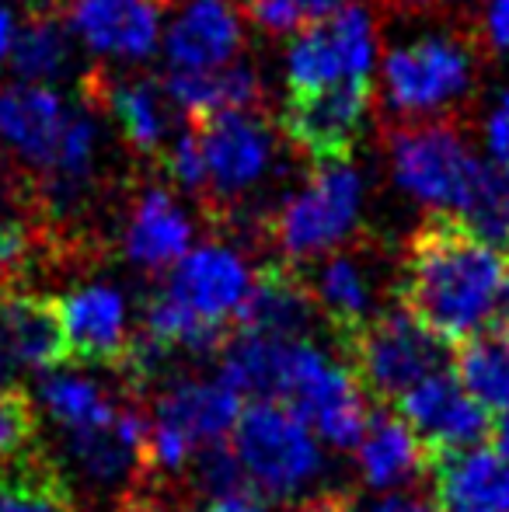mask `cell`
<instances>
[{
	"label": "cell",
	"mask_w": 509,
	"mask_h": 512,
	"mask_svg": "<svg viewBox=\"0 0 509 512\" xmlns=\"http://www.w3.org/2000/svg\"><path fill=\"white\" fill-rule=\"evenodd\" d=\"M436 512H509V464L492 446L429 460Z\"/></svg>",
	"instance_id": "44dd1931"
},
{
	"label": "cell",
	"mask_w": 509,
	"mask_h": 512,
	"mask_svg": "<svg viewBox=\"0 0 509 512\" xmlns=\"http://www.w3.org/2000/svg\"><path fill=\"white\" fill-rule=\"evenodd\" d=\"M374 102V77L339 81L332 88L311 91V95H290L279 129L314 164L349 161V150H353L363 119H367Z\"/></svg>",
	"instance_id": "7c38bea8"
},
{
	"label": "cell",
	"mask_w": 509,
	"mask_h": 512,
	"mask_svg": "<svg viewBox=\"0 0 509 512\" xmlns=\"http://www.w3.org/2000/svg\"><path fill=\"white\" fill-rule=\"evenodd\" d=\"M374 63V18L363 7H346L293 35L290 53H286V84H290V95H311L339 81L374 77Z\"/></svg>",
	"instance_id": "30bf717a"
},
{
	"label": "cell",
	"mask_w": 509,
	"mask_h": 512,
	"mask_svg": "<svg viewBox=\"0 0 509 512\" xmlns=\"http://www.w3.org/2000/svg\"><path fill=\"white\" fill-rule=\"evenodd\" d=\"M363 237H353L342 248L328 251L318 262V269H300L314 293L318 314L328 328L335 331L339 345L346 342L353 331H360L370 317H377L381 310H374V283H370V262L363 248Z\"/></svg>",
	"instance_id": "e0dca14e"
},
{
	"label": "cell",
	"mask_w": 509,
	"mask_h": 512,
	"mask_svg": "<svg viewBox=\"0 0 509 512\" xmlns=\"http://www.w3.org/2000/svg\"><path fill=\"white\" fill-rule=\"evenodd\" d=\"M506 276L509 258L496 244L482 241L461 216L436 209L401 251L394 293L433 335L461 345L499 310Z\"/></svg>",
	"instance_id": "6da1fadb"
},
{
	"label": "cell",
	"mask_w": 509,
	"mask_h": 512,
	"mask_svg": "<svg viewBox=\"0 0 509 512\" xmlns=\"http://www.w3.org/2000/svg\"><path fill=\"white\" fill-rule=\"evenodd\" d=\"M297 512H353V506H349V499H342V495H318V499L300 502Z\"/></svg>",
	"instance_id": "ab89813d"
},
{
	"label": "cell",
	"mask_w": 509,
	"mask_h": 512,
	"mask_svg": "<svg viewBox=\"0 0 509 512\" xmlns=\"http://www.w3.org/2000/svg\"><path fill=\"white\" fill-rule=\"evenodd\" d=\"M485 133H489L492 161H496L499 168H503L506 175H509V91H503V95H499V102L492 105Z\"/></svg>",
	"instance_id": "e575fe53"
},
{
	"label": "cell",
	"mask_w": 509,
	"mask_h": 512,
	"mask_svg": "<svg viewBox=\"0 0 509 512\" xmlns=\"http://www.w3.org/2000/svg\"><path fill=\"white\" fill-rule=\"evenodd\" d=\"M70 28L60 21V14L53 7H35L28 14L25 25L14 32V46H11V67L14 74L25 84H42V81H56V77L67 74L70 56Z\"/></svg>",
	"instance_id": "83f0119b"
},
{
	"label": "cell",
	"mask_w": 509,
	"mask_h": 512,
	"mask_svg": "<svg viewBox=\"0 0 509 512\" xmlns=\"http://www.w3.org/2000/svg\"><path fill=\"white\" fill-rule=\"evenodd\" d=\"M28 255V237L18 223H0V286H7V276Z\"/></svg>",
	"instance_id": "d590c367"
},
{
	"label": "cell",
	"mask_w": 509,
	"mask_h": 512,
	"mask_svg": "<svg viewBox=\"0 0 509 512\" xmlns=\"http://www.w3.org/2000/svg\"><path fill=\"white\" fill-rule=\"evenodd\" d=\"M241 401L245 398L220 377L171 380L147 418V467L164 474L185 471L206 446L227 443L245 411Z\"/></svg>",
	"instance_id": "ba28073f"
},
{
	"label": "cell",
	"mask_w": 509,
	"mask_h": 512,
	"mask_svg": "<svg viewBox=\"0 0 509 512\" xmlns=\"http://www.w3.org/2000/svg\"><path fill=\"white\" fill-rule=\"evenodd\" d=\"M39 401L63 432L91 429L119 411V401H112L102 384L70 370H49L39 380Z\"/></svg>",
	"instance_id": "f546056e"
},
{
	"label": "cell",
	"mask_w": 509,
	"mask_h": 512,
	"mask_svg": "<svg viewBox=\"0 0 509 512\" xmlns=\"http://www.w3.org/2000/svg\"><path fill=\"white\" fill-rule=\"evenodd\" d=\"M35 446V408L21 387H0V471Z\"/></svg>",
	"instance_id": "d6a6232c"
},
{
	"label": "cell",
	"mask_w": 509,
	"mask_h": 512,
	"mask_svg": "<svg viewBox=\"0 0 509 512\" xmlns=\"http://www.w3.org/2000/svg\"><path fill=\"white\" fill-rule=\"evenodd\" d=\"M461 220L489 244H509V175L499 164H482Z\"/></svg>",
	"instance_id": "4dcf8cb0"
},
{
	"label": "cell",
	"mask_w": 509,
	"mask_h": 512,
	"mask_svg": "<svg viewBox=\"0 0 509 512\" xmlns=\"http://www.w3.org/2000/svg\"><path fill=\"white\" fill-rule=\"evenodd\" d=\"M0 380H4V352H0Z\"/></svg>",
	"instance_id": "ee69618b"
},
{
	"label": "cell",
	"mask_w": 509,
	"mask_h": 512,
	"mask_svg": "<svg viewBox=\"0 0 509 512\" xmlns=\"http://www.w3.org/2000/svg\"><path fill=\"white\" fill-rule=\"evenodd\" d=\"M245 49V14L234 0H189L164 39L171 70L231 67Z\"/></svg>",
	"instance_id": "ac0fdd59"
},
{
	"label": "cell",
	"mask_w": 509,
	"mask_h": 512,
	"mask_svg": "<svg viewBox=\"0 0 509 512\" xmlns=\"http://www.w3.org/2000/svg\"><path fill=\"white\" fill-rule=\"evenodd\" d=\"M91 49L119 60H143L157 46L161 7L150 0H46Z\"/></svg>",
	"instance_id": "9a60e30c"
},
{
	"label": "cell",
	"mask_w": 509,
	"mask_h": 512,
	"mask_svg": "<svg viewBox=\"0 0 509 512\" xmlns=\"http://www.w3.org/2000/svg\"><path fill=\"white\" fill-rule=\"evenodd\" d=\"M81 95L84 105L98 108L102 115H109L116 122L119 136L126 140V147L133 150L136 157L143 161H154L161 168L164 154H168L171 140V129H175V102L171 95L164 91L161 81L154 77H123V74H112L105 67H95L84 74L81 81ZM182 112V108H178Z\"/></svg>",
	"instance_id": "8fae6325"
},
{
	"label": "cell",
	"mask_w": 509,
	"mask_h": 512,
	"mask_svg": "<svg viewBox=\"0 0 509 512\" xmlns=\"http://www.w3.org/2000/svg\"><path fill=\"white\" fill-rule=\"evenodd\" d=\"M478 42L471 35H426L387 53L384 102L405 122L457 119V108L475 88Z\"/></svg>",
	"instance_id": "277c9868"
},
{
	"label": "cell",
	"mask_w": 509,
	"mask_h": 512,
	"mask_svg": "<svg viewBox=\"0 0 509 512\" xmlns=\"http://www.w3.org/2000/svg\"><path fill=\"white\" fill-rule=\"evenodd\" d=\"M356 467L374 492L415 485L429 474V450L412 432V425L391 408H374L367 415V429L356 446Z\"/></svg>",
	"instance_id": "cb8c5ba5"
},
{
	"label": "cell",
	"mask_w": 509,
	"mask_h": 512,
	"mask_svg": "<svg viewBox=\"0 0 509 512\" xmlns=\"http://www.w3.org/2000/svg\"><path fill=\"white\" fill-rule=\"evenodd\" d=\"M454 377L492 418L509 415V324H485L454 352Z\"/></svg>",
	"instance_id": "4316f807"
},
{
	"label": "cell",
	"mask_w": 509,
	"mask_h": 512,
	"mask_svg": "<svg viewBox=\"0 0 509 512\" xmlns=\"http://www.w3.org/2000/svg\"><path fill=\"white\" fill-rule=\"evenodd\" d=\"M192 244V223L185 209L161 185H143L129 199V220L123 234L126 258L147 272L175 269Z\"/></svg>",
	"instance_id": "603a6c76"
},
{
	"label": "cell",
	"mask_w": 509,
	"mask_h": 512,
	"mask_svg": "<svg viewBox=\"0 0 509 512\" xmlns=\"http://www.w3.org/2000/svg\"><path fill=\"white\" fill-rule=\"evenodd\" d=\"M248 488L276 502H293L325 474V450L314 429L279 401H252L231 432Z\"/></svg>",
	"instance_id": "3957f363"
},
{
	"label": "cell",
	"mask_w": 509,
	"mask_h": 512,
	"mask_svg": "<svg viewBox=\"0 0 509 512\" xmlns=\"http://www.w3.org/2000/svg\"><path fill=\"white\" fill-rule=\"evenodd\" d=\"M150 4H157V7H168V4H175V0H150Z\"/></svg>",
	"instance_id": "7bdbcfd3"
},
{
	"label": "cell",
	"mask_w": 509,
	"mask_h": 512,
	"mask_svg": "<svg viewBox=\"0 0 509 512\" xmlns=\"http://www.w3.org/2000/svg\"><path fill=\"white\" fill-rule=\"evenodd\" d=\"M70 108L46 84H11L0 91V140L42 178L49 175Z\"/></svg>",
	"instance_id": "ffe728a7"
},
{
	"label": "cell",
	"mask_w": 509,
	"mask_h": 512,
	"mask_svg": "<svg viewBox=\"0 0 509 512\" xmlns=\"http://www.w3.org/2000/svg\"><path fill=\"white\" fill-rule=\"evenodd\" d=\"M276 401L297 411L314 429V436L332 450L360 446L370 415L367 401H363V384L349 366L335 363L311 338L283 345Z\"/></svg>",
	"instance_id": "52a82bcc"
},
{
	"label": "cell",
	"mask_w": 509,
	"mask_h": 512,
	"mask_svg": "<svg viewBox=\"0 0 509 512\" xmlns=\"http://www.w3.org/2000/svg\"><path fill=\"white\" fill-rule=\"evenodd\" d=\"M398 415L429 450V460L440 453H457L482 446L492 436V415L461 387L450 370L433 373L408 394L398 398Z\"/></svg>",
	"instance_id": "4fadbf2b"
},
{
	"label": "cell",
	"mask_w": 509,
	"mask_h": 512,
	"mask_svg": "<svg viewBox=\"0 0 509 512\" xmlns=\"http://www.w3.org/2000/svg\"><path fill=\"white\" fill-rule=\"evenodd\" d=\"M401 14H443V11H461L464 0H384Z\"/></svg>",
	"instance_id": "8d00e7d4"
},
{
	"label": "cell",
	"mask_w": 509,
	"mask_h": 512,
	"mask_svg": "<svg viewBox=\"0 0 509 512\" xmlns=\"http://www.w3.org/2000/svg\"><path fill=\"white\" fill-rule=\"evenodd\" d=\"M492 450H496L499 457L509 464V415L492 425Z\"/></svg>",
	"instance_id": "b9f144b4"
},
{
	"label": "cell",
	"mask_w": 509,
	"mask_h": 512,
	"mask_svg": "<svg viewBox=\"0 0 509 512\" xmlns=\"http://www.w3.org/2000/svg\"><path fill=\"white\" fill-rule=\"evenodd\" d=\"M363 178L349 161L314 164L297 196L262 220V230L290 262H314L360 237Z\"/></svg>",
	"instance_id": "5b68a950"
},
{
	"label": "cell",
	"mask_w": 509,
	"mask_h": 512,
	"mask_svg": "<svg viewBox=\"0 0 509 512\" xmlns=\"http://www.w3.org/2000/svg\"><path fill=\"white\" fill-rule=\"evenodd\" d=\"M353 4L356 0H248V18L269 35H297L300 28L332 18Z\"/></svg>",
	"instance_id": "1f68e13d"
},
{
	"label": "cell",
	"mask_w": 509,
	"mask_h": 512,
	"mask_svg": "<svg viewBox=\"0 0 509 512\" xmlns=\"http://www.w3.org/2000/svg\"><path fill=\"white\" fill-rule=\"evenodd\" d=\"M252 276L255 272L248 269L238 251L224 248V244H203V248H192L168 272L161 290L203 324L231 331V324L245 307L248 290H252Z\"/></svg>",
	"instance_id": "5bb4252c"
},
{
	"label": "cell",
	"mask_w": 509,
	"mask_h": 512,
	"mask_svg": "<svg viewBox=\"0 0 509 512\" xmlns=\"http://www.w3.org/2000/svg\"><path fill=\"white\" fill-rule=\"evenodd\" d=\"M342 352L363 391L377 394L381 401H398L426 377L443 373L454 359L450 345L401 304L370 317L342 342Z\"/></svg>",
	"instance_id": "9c48e42d"
},
{
	"label": "cell",
	"mask_w": 509,
	"mask_h": 512,
	"mask_svg": "<svg viewBox=\"0 0 509 512\" xmlns=\"http://www.w3.org/2000/svg\"><path fill=\"white\" fill-rule=\"evenodd\" d=\"M192 481L203 495L213 499H224V495H241L248 488L245 481V471H241V460L234 453L231 439L227 443H217V446H206L203 453H196L192 460Z\"/></svg>",
	"instance_id": "836d02e7"
},
{
	"label": "cell",
	"mask_w": 509,
	"mask_h": 512,
	"mask_svg": "<svg viewBox=\"0 0 509 512\" xmlns=\"http://www.w3.org/2000/svg\"><path fill=\"white\" fill-rule=\"evenodd\" d=\"M63 443L95 485L116 488L147 467V418L133 405H119L109 422L63 432Z\"/></svg>",
	"instance_id": "7402d4cb"
},
{
	"label": "cell",
	"mask_w": 509,
	"mask_h": 512,
	"mask_svg": "<svg viewBox=\"0 0 509 512\" xmlns=\"http://www.w3.org/2000/svg\"><path fill=\"white\" fill-rule=\"evenodd\" d=\"M206 161V220L234 223L241 199H248L279 164V122L269 108H234L189 119Z\"/></svg>",
	"instance_id": "7a4b0ae2"
},
{
	"label": "cell",
	"mask_w": 509,
	"mask_h": 512,
	"mask_svg": "<svg viewBox=\"0 0 509 512\" xmlns=\"http://www.w3.org/2000/svg\"><path fill=\"white\" fill-rule=\"evenodd\" d=\"M11 46H14V18H11V11L0 4V60L11 53Z\"/></svg>",
	"instance_id": "60d3db41"
},
{
	"label": "cell",
	"mask_w": 509,
	"mask_h": 512,
	"mask_svg": "<svg viewBox=\"0 0 509 512\" xmlns=\"http://www.w3.org/2000/svg\"><path fill=\"white\" fill-rule=\"evenodd\" d=\"M199 512H265L262 502H255L252 495H224V499H213L206 509H199Z\"/></svg>",
	"instance_id": "f35d334b"
},
{
	"label": "cell",
	"mask_w": 509,
	"mask_h": 512,
	"mask_svg": "<svg viewBox=\"0 0 509 512\" xmlns=\"http://www.w3.org/2000/svg\"><path fill=\"white\" fill-rule=\"evenodd\" d=\"M56 304H60L70 359H77V363H102V366L126 363L133 338H129L123 293L105 283H91L67 293Z\"/></svg>",
	"instance_id": "d6986e66"
},
{
	"label": "cell",
	"mask_w": 509,
	"mask_h": 512,
	"mask_svg": "<svg viewBox=\"0 0 509 512\" xmlns=\"http://www.w3.org/2000/svg\"><path fill=\"white\" fill-rule=\"evenodd\" d=\"M321 321L314 293L297 265H265L252 276V290L245 297L234 328L245 335L276 338V342H304Z\"/></svg>",
	"instance_id": "2e32d148"
},
{
	"label": "cell",
	"mask_w": 509,
	"mask_h": 512,
	"mask_svg": "<svg viewBox=\"0 0 509 512\" xmlns=\"http://www.w3.org/2000/svg\"><path fill=\"white\" fill-rule=\"evenodd\" d=\"M360 512H436V509L429 506V502L415 499V495H387V499L370 502V506L360 509Z\"/></svg>",
	"instance_id": "74e56055"
},
{
	"label": "cell",
	"mask_w": 509,
	"mask_h": 512,
	"mask_svg": "<svg viewBox=\"0 0 509 512\" xmlns=\"http://www.w3.org/2000/svg\"><path fill=\"white\" fill-rule=\"evenodd\" d=\"M384 143L394 182L408 196L440 213L461 216L482 171L461 122H384Z\"/></svg>",
	"instance_id": "8992f818"
},
{
	"label": "cell",
	"mask_w": 509,
	"mask_h": 512,
	"mask_svg": "<svg viewBox=\"0 0 509 512\" xmlns=\"http://www.w3.org/2000/svg\"><path fill=\"white\" fill-rule=\"evenodd\" d=\"M164 91L185 112V119H203L213 112L234 108H269V91L262 88L252 67H220V70H168Z\"/></svg>",
	"instance_id": "484cf974"
},
{
	"label": "cell",
	"mask_w": 509,
	"mask_h": 512,
	"mask_svg": "<svg viewBox=\"0 0 509 512\" xmlns=\"http://www.w3.org/2000/svg\"><path fill=\"white\" fill-rule=\"evenodd\" d=\"M0 342L32 370H56L63 359H70L60 304L14 286H0Z\"/></svg>",
	"instance_id": "d4e9b609"
},
{
	"label": "cell",
	"mask_w": 509,
	"mask_h": 512,
	"mask_svg": "<svg viewBox=\"0 0 509 512\" xmlns=\"http://www.w3.org/2000/svg\"><path fill=\"white\" fill-rule=\"evenodd\" d=\"M0 512H81L53 464L28 450L0 471Z\"/></svg>",
	"instance_id": "f1b7e54d"
}]
</instances>
